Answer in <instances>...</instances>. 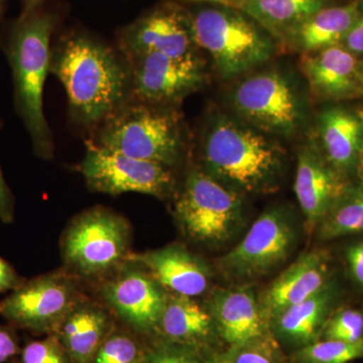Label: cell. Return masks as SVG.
I'll list each match as a JSON object with an SVG mask.
<instances>
[{
	"instance_id": "obj_30",
	"label": "cell",
	"mask_w": 363,
	"mask_h": 363,
	"mask_svg": "<svg viewBox=\"0 0 363 363\" xmlns=\"http://www.w3.org/2000/svg\"><path fill=\"white\" fill-rule=\"evenodd\" d=\"M233 363H283L281 345L271 331L230 351Z\"/></svg>"
},
{
	"instance_id": "obj_25",
	"label": "cell",
	"mask_w": 363,
	"mask_h": 363,
	"mask_svg": "<svg viewBox=\"0 0 363 363\" xmlns=\"http://www.w3.org/2000/svg\"><path fill=\"white\" fill-rule=\"evenodd\" d=\"M318 131L329 164L340 169L350 168L362 147V121L350 111L331 108L320 116Z\"/></svg>"
},
{
	"instance_id": "obj_11",
	"label": "cell",
	"mask_w": 363,
	"mask_h": 363,
	"mask_svg": "<svg viewBox=\"0 0 363 363\" xmlns=\"http://www.w3.org/2000/svg\"><path fill=\"white\" fill-rule=\"evenodd\" d=\"M79 301L75 281L62 272L26 281L0 301V316L16 329L51 335Z\"/></svg>"
},
{
	"instance_id": "obj_34",
	"label": "cell",
	"mask_w": 363,
	"mask_h": 363,
	"mask_svg": "<svg viewBox=\"0 0 363 363\" xmlns=\"http://www.w3.org/2000/svg\"><path fill=\"white\" fill-rule=\"evenodd\" d=\"M345 259L351 278L363 289V240L357 241L346 248Z\"/></svg>"
},
{
	"instance_id": "obj_43",
	"label": "cell",
	"mask_w": 363,
	"mask_h": 363,
	"mask_svg": "<svg viewBox=\"0 0 363 363\" xmlns=\"http://www.w3.org/2000/svg\"><path fill=\"white\" fill-rule=\"evenodd\" d=\"M362 81H363V77H362Z\"/></svg>"
},
{
	"instance_id": "obj_38",
	"label": "cell",
	"mask_w": 363,
	"mask_h": 363,
	"mask_svg": "<svg viewBox=\"0 0 363 363\" xmlns=\"http://www.w3.org/2000/svg\"><path fill=\"white\" fill-rule=\"evenodd\" d=\"M207 363H233L230 352L226 354H216L211 358H208Z\"/></svg>"
},
{
	"instance_id": "obj_16",
	"label": "cell",
	"mask_w": 363,
	"mask_h": 363,
	"mask_svg": "<svg viewBox=\"0 0 363 363\" xmlns=\"http://www.w3.org/2000/svg\"><path fill=\"white\" fill-rule=\"evenodd\" d=\"M294 190L308 227L312 228L342 198L344 185L316 147L308 145L298 152Z\"/></svg>"
},
{
	"instance_id": "obj_32",
	"label": "cell",
	"mask_w": 363,
	"mask_h": 363,
	"mask_svg": "<svg viewBox=\"0 0 363 363\" xmlns=\"http://www.w3.org/2000/svg\"><path fill=\"white\" fill-rule=\"evenodd\" d=\"M145 363H207L202 351L157 339L147 346Z\"/></svg>"
},
{
	"instance_id": "obj_22",
	"label": "cell",
	"mask_w": 363,
	"mask_h": 363,
	"mask_svg": "<svg viewBox=\"0 0 363 363\" xmlns=\"http://www.w3.org/2000/svg\"><path fill=\"white\" fill-rule=\"evenodd\" d=\"M114 327L96 305L78 301L60 324L56 335L72 363H91Z\"/></svg>"
},
{
	"instance_id": "obj_35",
	"label": "cell",
	"mask_w": 363,
	"mask_h": 363,
	"mask_svg": "<svg viewBox=\"0 0 363 363\" xmlns=\"http://www.w3.org/2000/svg\"><path fill=\"white\" fill-rule=\"evenodd\" d=\"M14 197L2 174L0 167V220L9 224L14 220Z\"/></svg>"
},
{
	"instance_id": "obj_31",
	"label": "cell",
	"mask_w": 363,
	"mask_h": 363,
	"mask_svg": "<svg viewBox=\"0 0 363 363\" xmlns=\"http://www.w3.org/2000/svg\"><path fill=\"white\" fill-rule=\"evenodd\" d=\"M16 363H72L56 334L32 341L21 348Z\"/></svg>"
},
{
	"instance_id": "obj_26",
	"label": "cell",
	"mask_w": 363,
	"mask_h": 363,
	"mask_svg": "<svg viewBox=\"0 0 363 363\" xmlns=\"http://www.w3.org/2000/svg\"><path fill=\"white\" fill-rule=\"evenodd\" d=\"M320 223V235L323 238L362 233L363 193L353 196L343 203H336Z\"/></svg>"
},
{
	"instance_id": "obj_7",
	"label": "cell",
	"mask_w": 363,
	"mask_h": 363,
	"mask_svg": "<svg viewBox=\"0 0 363 363\" xmlns=\"http://www.w3.org/2000/svg\"><path fill=\"white\" fill-rule=\"evenodd\" d=\"M297 242L298 230L292 216L284 208L272 207L219 259V267L227 278L235 281L260 278L286 262Z\"/></svg>"
},
{
	"instance_id": "obj_39",
	"label": "cell",
	"mask_w": 363,
	"mask_h": 363,
	"mask_svg": "<svg viewBox=\"0 0 363 363\" xmlns=\"http://www.w3.org/2000/svg\"><path fill=\"white\" fill-rule=\"evenodd\" d=\"M174 1L179 2L184 6H190V4H220L223 0H174Z\"/></svg>"
},
{
	"instance_id": "obj_9",
	"label": "cell",
	"mask_w": 363,
	"mask_h": 363,
	"mask_svg": "<svg viewBox=\"0 0 363 363\" xmlns=\"http://www.w3.org/2000/svg\"><path fill=\"white\" fill-rule=\"evenodd\" d=\"M234 111L264 133L292 135L303 121V105L291 81L278 71L250 76L231 93Z\"/></svg>"
},
{
	"instance_id": "obj_24",
	"label": "cell",
	"mask_w": 363,
	"mask_h": 363,
	"mask_svg": "<svg viewBox=\"0 0 363 363\" xmlns=\"http://www.w3.org/2000/svg\"><path fill=\"white\" fill-rule=\"evenodd\" d=\"M219 4L247 13L276 40L285 42L303 21L327 6V0H223Z\"/></svg>"
},
{
	"instance_id": "obj_1",
	"label": "cell",
	"mask_w": 363,
	"mask_h": 363,
	"mask_svg": "<svg viewBox=\"0 0 363 363\" xmlns=\"http://www.w3.org/2000/svg\"><path fill=\"white\" fill-rule=\"evenodd\" d=\"M121 52L82 28L52 44L50 73L65 88L72 121L95 128L131 100L130 64Z\"/></svg>"
},
{
	"instance_id": "obj_14",
	"label": "cell",
	"mask_w": 363,
	"mask_h": 363,
	"mask_svg": "<svg viewBox=\"0 0 363 363\" xmlns=\"http://www.w3.org/2000/svg\"><path fill=\"white\" fill-rule=\"evenodd\" d=\"M102 295L131 329L156 335L168 295L152 276L140 269H128L109 281L102 288Z\"/></svg>"
},
{
	"instance_id": "obj_42",
	"label": "cell",
	"mask_w": 363,
	"mask_h": 363,
	"mask_svg": "<svg viewBox=\"0 0 363 363\" xmlns=\"http://www.w3.org/2000/svg\"><path fill=\"white\" fill-rule=\"evenodd\" d=\"M360 152H362V172H363V143H362V150H360Z\"/></svg>"
},
{
	"instance_id": "obj_21",
	"label": "cell",
	"mask_w": 363,
	"mask_h": 363,
	"mask_svg": "<svg viewBox=\"0 0 363 363\" xmlns=\"http://www.w3.org/2000/svg\"><path fill=\"white\" fill-rule=\"evenodd\" d=\"M335 295L330 285L284 310L269 322V331L279 345L295 347L296 350L319 340L328 320Z\"/></svg>"
},
{
	"instance_id": "obj_41",
	"label": "cell",
	"mask_w": 363,
	"mask_h": 363,
	"mask_svg": "<svg viewBox=\"0 0 363 363\" xmlns=\"http://www.w3.org/2000/svg\"><path fill=\"white\" fill-rule=\"evenodd\" d=\"M6 0H0V21L4 16V11H6Z\"/></svg>"
},
{
	"instance_id": "obj_13",
	"label": "cell",
	"mask_w": 363,
	"mask_h": 363,
	"mask_svg": "<svg viewBox=\"0 0 363 363\" xmlns=\"http://www.w3.org/2000/svg\"><path fill=\"white\" fill-rule=\"evenodd\" d=\"M126 60L130 68L131 99L138 101L174 106L206 83L204 63L198 55L174 58L150 52Z\"/></svg>"
},
{
	"instance_id": "obj_18",
	"label": "cell",
	"mask_w": 363,
	"mask_h": 363,
	"mask_svg": "<svg viewBox=\"0 0 363 363\" xmlns=\"http://www.w3.org/2000/svg\"><path fill=\"white\" fill-rule=\"evenodd\" d=\"M218 335L231 350L259 338L269 331L252 288L228 289L213 294L209 305Z\"/></svg>"
},
{
	"instance_id": "obj_10",
	"label": "cell",
	"mask_w": 363,
	"mask_h": 363,
	"mask_svg": "<svg viewBox=\"0 0 363 363\" xmlns=\"http://www.w3.org/2000/svg\"><path fill=\"white\" fill-rule=\"evenodd\" d=\"M79 171L92 190L108 195L123 193L164 198L173 192L175 178L171 168L135 159L98 145L87 143Z\"/></svg>"
},
{
	"instance_id": "obj_37",
	"label": "cell",
	"mask_w": 363,
	"mask_h": 363,
	"mask_svg": "<svg viewBox=\"0 0 363 363\" xmlns=\"http://www.w3.org/2000/svg\"><path fill=\"white\" fill-rule=\"evenodd\" d=\"M344 45L348 51L354 54H363V4L359 16L354 25L343 40Z\"/></svg>"
},
{
	"instance_id": "obj_28",
	"label": "cell",
	"mask_w": 363,
	"mask_h": 363,
	"mask_svg": "<svg viewBox=\"0 0 363 363\" xmlns=\"http://www.w3.org/2000/svg\"><path fill=\"white\" fill-rule=\"evenodd\" d=\"M147 346L128 332L114 328L105 338L91 363H145Z\"/></svg>"
},
{
	"instance_id": "obj_36",
	"label": "cell",
	"mask_w": 363,
	"mask_h": 363,
	"mask_svg": "<svg viewBox=\"0 0 363 363\" xmlns=\"http://www.w3.org/2000/svg\"><path fill=\"white\" fill-rule=\"evenodd\" d=\"M26 283L11 264L0 257V293L16 291Z\"/></svg>"
},
{
	"instance_id": "obj_8",
	"label": "cell",
	"mask_w": 363,
	"mask_h": 363,
	"mask_svg": "<svg viewBox=\"0 0 363 363\" xmlns=\"http://www.w3.org/2000/svg\"><path fill=\"white\" fill-rule=\"evenodd\" d=\"M130 228L108 210H89L74 220L63 241L64 257L78 274L98 277L128 259Z\"/></svg>"
},
{
	"instance_id": "obj_29",
	"label": "cell",
	"mask_w": 363,
	"mask_h": 363,
	"mask_svg": "<svg viewBox=\"0 0 363 363\" xmlns=\"http://www.w3.org/2000/svg\"><path fill=\"white\" fill-rule=\"evenodd\" d=\"M321 338L350 343L363 340V313L352 309L335 313L327 320Z\"/></svg>"
},
{
	"instance_id": "obj_5",
	"label": "cell",
	"mask_w": 363,
	"mask_h": 363,
	"mask_svg": "<svg viewBox=\"0 0 363 363\" xmlns=\"http://www.w3.org/2000/svg\"><path fill=\"white\" fill-rule=\"evenodd\" d=\"M98 145L172 168L185 149L183 123L174 106L131 99L102 124Z\"/></svg>"
},
{
	"instance_id": "obj_4",
	"label": "cell",
	"mask_w": 363,
	"mask_h": 363,
	"mask_svg": "<svg viewBox=\"0 0 363 363\" xmlns=\"http://www.w3.org/2000/svg\"><path fill=\"white\" fill-rule=\"evenodd\" d=\"M187 9L198 49L209 55L222 77H238L274 55L276 39L247 13L219 4Z\"/></svg>"
},
{
	"instance_id": "obj_17",
	"label": "cell",
	"mask_w": 363,
	"mask_h": 363,
	"mask_svg": "<svg viewBox=\"0 0 363 363\" xmlns=\"http://www.w3.org/2000/svg\"><path fill=\"white\" fill-rule=\"evenodd\" d=\"M128 259L145 267L157 283L174 295L195 298L207 292L211 274L207 264L179 245H169Z\"/></svg>"
},
{
	"instance_id": "obj_27",
	"label": "cell",
	"mask_w": 363,
	"mask_h": 363,
	"mask_svg": "<svg viewBox=\"0 0 363 363\" xmlns=\"http://www.w3.org/2000/svg\"><path fill=\"white\" fill-rule=\"evenodd\" d=\"M363 357V340L350 343L322 339L294 353L295 363H350Z\"/></svg>"
},
{
	"instance_id": "obj_33",
	"label": "cell",
	"mask_w": 363,
	"mask_h": 363,
	"mask_svg": "<svg viewBox=\"0 0 363 363\" xmlns=\"http://www.w3.org/2000/svg\"><path fill=\"white\" fill-rule=\"evenodd\" d=\"M21 348L16 328L13 325L0 324V363L16 360Z\"/></svg>"
},
{
	"instance_id": "obj_3",
	"label": "cell",
	"mask_w": 363,
	"mask_h": 363,
	"mask_svg": "<svg viewBox=\"0 0 363 363\" xmlns=\"http://www.w3.org/2000/svg\"><path fill=\"white\" fill-rule=\"evenodd\" d=\"M201 155L205 173L240 194L272 192L283 177V149L262 131L228 116L208 121Z\"/></svg>"
},
{
	"instance_id": "obj_40",
	"label": "cell",
	"mask_w": 363,
	"mask_h": 363,
	"mask_svg": "<svg viewBox=\"0 0 363 363\" xmlns=\"http://www.w3.org/2000/svg\"><path fill=\"white\" fill-rule=\"evenodd\" d=\"M21 4V9L25 7L33 6V4H38V2L42 1V0H20Z\"/></svg>"
},
{
	"instance_id": "obj_12",
	"label": "cell",
	"mask_w": 363,
	"mask_h": 363,
	"mask_svg": "<svg viewBox=\"0 0 363 363\" xmlns=\"http://www.w3.org/2000/svg\"><path fill=\"white\" fill-rule=\"evenodd\" d=\"M117 49L125 58L138 55H166L174 58L196 56V45L187 6L174 0L161 2L116 33Z\"/></svg>"
},
{
	"instance_id": "obj_20",
	"label": "cell",
	"mask_w": 363,
	"mask_h": 363,
	"mask_svg": "<svg viewBox=\"0 0 363 363\" xmlns=\"http://www.w3.org/2000/svg\"><path fill=\"white\" fill-rule=\"evenodd\" d=\"M156 335L161 340L204 351L218 335L213 317L193 298L168 296Z\"/></svg>"
},
{
	"instance_id": "obj_2",
	"label": "cell",
	"mask_w": 363,
	"mask_h": 363,
	"mask_svg": "<svg viewBox=\"0 0 363 363\" xmlns=\"http://www.w3.org/2000/svg\"><path fill=\"white\" fill-rule=\"evenodd\" d=\"M63 21V11L51 0L21 9L6 33L7 60L13 82L14 107L33 152L40 159L54 156V140L44 113V88L51 63L52 39Z\"/></svg>"
},
{
	"instance_id": "obj_23",
	"label": "cell",
	"mask_w": 363,
	"mask_h": 363,
	"mask_svg": "<svg viewBox=\"0 0 363 363\" xmlns=\"http://www.w3.org/2000/svg\"><path fill=\"white\" fill-rule=\"evenodd\" d=\"M362 6L360 0H353L342 6H325L298 26L285 42L304 54L337 45L354 25Z\"/></svg>"
},
{
	"instance_id": "obj_15",
	"label": "cell",
	"mask_w": 363,
	"mask_h": 363,
	"mask_svg": "<svg viewBox=\"0 0 363 363\" xmlns=\"http://www.w3.org/2000/svg\"><path fill=\"white\" fill-rule=\"evenodd\" d=\"M328 257L323 252H306L278 277L259 300L269 323L277 315L328 286Z\"/></svg>"
},
{
	"instance_id": "obj_19",
	"label": "cell",
	"mask_w": 363,
	"mask_h": 363,
	"mask_svg": "<svg viewBox=\"0 0 363 363\" xmlns=\"http://www.w3.org/2000/svg\"><path fill=\"white\" fill-rule=\"evenodd\" d=\"M301 68L313 94L322 99H346L362 91L357 59L340 45L305 54Z\"/></svg>"
},
{
	"instance_id": "obj_6",
	"label": "cell",
	"mask_w": 363,
	"mask_h": 363,
	"mask_svg": "<svg viewBox=\"0 0 363 363\" xmlns=\"http://www.w3.org/2000/svg\"><path fill=\"white\" fill-rule=\"evenodd\" d=\"M242 213L240 193L199 169L188 174L175 203L176 219L185 235L209 247L233 240Z\"/></svg>"
}]
</instances>
